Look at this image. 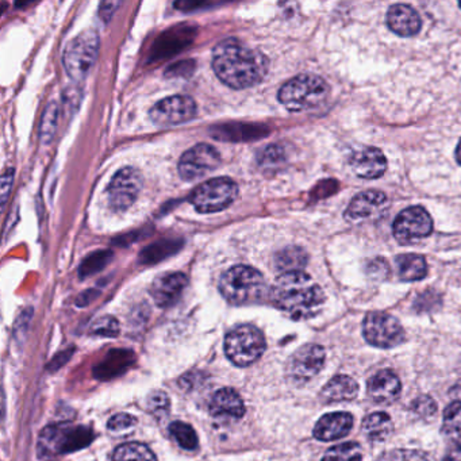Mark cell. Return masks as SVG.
Listing matches in <instances>:
<instances>
[{
  "instance_id": "obj_31",
  "label": "cell",
  "mask_w": 461,
  "mask_h": 461,
  "mask_svg": "<svg viewBox=\"0 0 461 461\" xmlns=\"http://www.w3.org/2000/svg\"><path fill=\"white\" fill-rule=\"evenodd\" d=\"M285 161V153L282 146L279 145L267 146L259 154V164L262 168H277V167L282 166Z\"/></svg>"
},
{
  "instance_id": "obj_39",
  "label": "cell",
  "mask_w": 461,
  "mask_h": 461,
  "mask_svg": "<svg viewBox=\"0 0 461 461\" xmlns=\"http://www.w3.org/2000/svg\"><path fill=\"white\" fill-rule=\"evenodd\" d=\"M120 6L121 4H118V2H103V4H100V17H102L103 20L108 22V20H112L115 10Z\"/></svg>"
},
{
  "instance_id": "obj_33",
  "label": "cell",
  "mask_w": 461,
  "mask_h": 461,
  "mask_svg": "<svg viewBox=\"0 0 461 461\" xmlns=\"http://www.w3.org/2000/svg\"><path fill=\"white\" fill-rule=\"evenodd\" d=\"M91 333L94 336L117 337L120 334V324L114 316H102L92 324Z\"/></svg>"
},
{
  "instance_id": "obj_35",
  "label": "cell",
  "mask_w": 461,
  "mask_h": 461,
  "mask_svg": "<svg viewBox=\"0 0 461 461\" xmlns=\"http://www.w3.org/2000/svg\"><path fill=\"white\" fill-rule=\"evenodd\" d=\"M378 461H430L429 456L421 450L396 449L380 456Z\"/></svg>"
},
{
  "instance_id": "obj_28",
  "label": "cell",
  "mask_w": 461,
  "mask_h": 461,
  "mask_svg": "<svg viewBox=\"0 0 461 461\" xmlns=\"http://www.w3.org/2000/svg\"><path fill=\"white\" fill-rule=\"evenodd\" d=\"M363 450L357 442H345V444L332 447L324 453L322 461H362Z\"/></svg>"
},
{
  "instance_id": "obj_22",
  "label": "cell",
  "mask_w": 461,
  "mask_h": 461,
  "mask_svg": "<svg viewBox=\"0 0 461 461\" xmlns=\"http://www.w3.org/2000/svg\"><path fill=\"white\" fill-rule=\"evenodd\" d=\"M359 394V385L347 375H337L322 388L319 398L324 403L354 401Z\"/></svg>"
},
{
  "instance_id": "obj_2",
  "label": "cell",
  "mask_w": 461,
  "mask_h": 461,
  "mask_svg": "<svg viewBox=\"0 0 461 461\" xmlns=\"http://www.w3.org/2000/svg\"><path fill=\"white\" fill-rule=\"evenodd\" d=\"M324 300L322 288L303 270L280 275L270 288V301L275 308L293 321L318 316Z\"/></svg>"
},
{
  "instance_id": "obj_5",
  "label": "cell",
  "mask_w": 461,
  "mask_h": 461,
  "mask_svg": "<svg viewBox=\"0 0 461 461\" xmlns=\"http://www.w3.org/2000/svg\"><path fill=\"white\" fill-rule=\"evenodd\" d=\"M94 433L90 427L69 424L51 425L41 433L38 456L51 458L63 453L74 452L91 444Z\"/></svg>"
},
{
  "instance_id": "obj_17",
  "label": "cell",
  "mask_w": 461,
  "mask_h": 461,
  "mask_svg": "<svg viewBox=\"0 0 461 461\" xmlns=\"http://www.w3.org/2000/svg\"><path fill=\"white\" fill-rule=\"evenodd\" d=\"M402 385L398 376L391 370L379 371L368 380V396L375 403L393 404L401 395Z\"/></svg>"
},
{
  "instance_id": "obj_42",
  "label": "cell",
  "mask_w": 461,
  "mask_h": 461,
  "mask_svg": "<svg viewBox=\"0 0 461 461\" xmlns=\"http://www.w3.org/2000/svg\"><path fill=\"white\" fill-rule=\"evenodd\" d=\"M458 7H460V9H461V2H460V4H458Z\"/></svg>"
},
{
  "instance_id": "obj_7",
  "label": "cell",
  "mask_w": 461,
  "mask_h": 461,
  "mask_svg": "<svg viewBox=\"0 0 461 461\" xmlns=\"http://www.w3.org/2000/svg\"><path fill=\"white\" fill-rule=\"evenodd\" d=\"M238 197V185L230 177H214L198 185L190 195V202L202 214L220 213Z\"/></svg>"
},
{
  "instance_id": "obj_11",
  "label": "cell",
  "mask_w": 461,
  "mask_h": 461,
  "mask_svg": "<svg viewBox=\"0 0 461 461\" xmlns=\"http://www.w3.org/2000/svg\"><path fill=\"white\" fill-rule=\"evenodd\" d=\"M143 188V176L133 167H125L113 176L107 187L110 207L115 213H123L137 200Z\"/></svg>"
},
{
  "instance_id": "obj_23",
  "label": "cell",
  "mask_w": 461,
  "mask_h": 461,
  "mask_svg": "<svg viewBox=\"0 0 461 461\" xmlns=\"http://www.w3.org/2000/svg\"><path fill=\"white\" fill-rule=\"evenodd\" d=\"M399 279L402 282H417L426 277V260L421 254H401L396 257Z\"/></svg>"
},
{
  "instance_id": "obj_27",
  "label": "cell",
  "mask_w": 461,
  "mask_h": 461,
  "mask_svg": "<svg viewBox=\"0 0 461 461\" xmlns=\"http://www.w3.org/2000/svg\"><path fill=\"white\" fill-rule=\"evenodd\" d=\"M442 433L448 439H461V402H453L445 409Z\"/></svg>"
},
{
  "instance_id": "obj_38",
  "label": "cell",
  "mask_w": 461,
  "mask_h": 461,
  "mask_svg": "<svg viewBox=\"0 0 461 461\" xmlns=\"http://www.w3.org/2000/svg\"><path fill=\"white\" fill-rule=\"evenodd\" d=\"M12 177H14L12 171H6L2 176V206L6 205L10 190H12Z\"/></svg>"
},
{
  "instance_id": "obj_21",
  "label": "cell",
  "mask_w": 461,
  "mask_h": 461,
  "mask_svg": "<svg viewBox=\"0 0 461 461\" xmlns=\"http://www.w3.org/2000/svg\"><path fill=\"white\" fill-rule=\"evenodd\" d=\"M210 413L215 418L239 419L246 414V406L233 388H221L211 398Z\"/></svg>"
},
{
  "instance_id": "obj_6",
  "label": "cell",
  "mask_w": 461,
  "mask_h": 461,
  "mask_svg": "<svg viewBox=\"0 0 461 461\" xmlns=\"http://www.w3.org/2000/svg\"><path fill=\"white\" fill-rule=\"evenodd\" d=\"M265 339L254 324H241L229 332L225 339V352L237 367H248L262 356Z\"/></svg>"
},
{
  "instance_id": "obj_15",
  "label": "cell",
  "mask_w": 461,
  "mask_h": 461,
  "mask_svg": "<svg viewBox=\"0 0 461 461\" xmlns=\"http://www.w3.org/2000/svg\"><path fill=\"white\" fill-rule=\"evenodd\" d=\"M388 207H390V200L385 192L370 190L356 195L350 200L344 216L348 223L360 225V223H372L382 218L387 213Z\"/></svg>"
},
{
  "instance_id": "obj_14",
  "label": "cell",
  "mask_w": 461,
  "mask_h": 461,
  "mask_svg": "<svg viewBox=\"0 0 461 461\" xmlns=\"http://www.w3.org/2000/svg\"><path fill=\"white\" fill-rule=\"evenodd\" d=\"M197 115V103L187 95H174L160 100L152 107L149 117L161 128L182 125Z\"/></svg>"
},
{
  "instance_id": "obj_41",
  "label": "cell",
  "mask_w": 461,
  "mask_h": 461,
  "mask_svg": "<svg viewBox=\"0 0 461 461\" xmlns=\"http://www.w3.org/2000/svg\"><path fill=\"white\" fill-rule=\"evenodd\" d=\"M456 160H457L458 164L461 166V140L458 143L457 148H456Z\"/></svg>"
},
{
  "instance_id": "obj_1",
  "label": "cell",
  "mask_w": 461,
  "mask_h": 461,
  "mask_svg": "<svg viewBox=\"0 0 461 461\" xmlns=\"http://www.w3.org/2000/svg\"><path fill=\"white\" fill-rule=\"evenodd\" d=\"M211 64L216 77L233 90L262 83L270 68V61L262 51L236 38L223 40L214 48Z\"/></svg>"
},
{
  "instance_id": "obj_13",
  "label": "cell",
  "mask_w": 461,
  "mask_h": 461,
  "mask_svg": "<svg viewBox=\"0 0 461 461\" xmlns=\"http://www.w3.org/2000/svg\"><path fill=\"white\" fill-rule=\"evenodd\" d=\"M324 359H326V354L321 345H303L288 360V379L293 385H306L321 372Z\"/></svg>"
},
{
  "instance_id": "obj_40",
  "label": "cell",
  "mask_w": 461,
  "mask_h": 461,
  "mask_svg": "<svg viewBox=\"0 0 461 461\" xmlns=\"http://www.w3.org/2000/svg\"><path fill=\"white\" fill-rule=\"evenodd\" d=\"M442 461H461V442H455Z\"/></svg>"
},
{
  "instance_id": "obj_12",
  "label": "cell",
  "mask_w": 461,
  "mask_h": 461,
  "mask_svg": "<svg viewBox=\"0 0 461 461\" xmlns=\"http://www.w3.org/2000/svg\"><path fill=\"white\" fill-rule=\"evenodd\" d=\"M220 164V152L210 144H198L180 157L177 169L183 180L194 182L218 168Z\"/></svg>"
},
{
  "instance_id": "obj_37",
  "label": "cell",
  "mask_w": 461,
  "mask_h": 461,
  "mask_svg": "<svg viewBox=\"0 0 461 461\" xmlns=\"http://www.w3.org/2000/svg\"><path fill=\"white\" fill-rule=\"evenodd\" d=\"M367 270L370 277H373V279H378V277L379 279H385V277H388L390 268H388V264L385 260L376 259L370 262Z\"/></svg>"
},
{
  "instance_id": "obj_36",
  "label": "cell",
  "mask_w": 461,
  "mask_h": 461,
  "mask_svg": "<svg viewBox=\"0 0 461 461\" xmlns=\"http://www.w3.org/2000/svg\"><path fill=\"white\" fill-rule=\"evenodd\" d=\"M137 424V419L134 418L130 414H117L108 421V429L113 432H123V430H129L133 427L134 425Z\"/></svg>"
},
{
  "instance_id": "obj_10",
  "label": "cell",
  "mask_w": 461,
  "mask_h": 461,
  "mask_svg": "<svg viewBox=\"0 0 461 461\" xmlns=\"http://www.w3.org/2000/svg\"><path fill=\"white\" fill-rule=\"evenodd\" d=\"M433 220L421 206H411L398 214L393 223V234L401 246H413L432 234Z\"/></svg>"
},
{
  "instance_id": "obj_16",
  "label": "cell",
  "mask_w": 461,
  "mask_h": 461,
  "mask_svg": "<svg viewBox=\"0 0 461 461\" xmlns=\"http://www.w3.org/2000/svg\"><path fill=\"white\" fill-rule=\"evenodd\" d=\"M187 285V277L182 272H169V274L161 275L152 285V298L159 308H171L180 300Z\"/></svg>"
},
{
  "instance_id": "obj_26",
  "label": "cell",
  "mask_w": 461,
  "mask_h": 461,
  "mask_svg": "<svg viewBox=\"0 0 461 461\" xmlns=\"http://www.w3.org/2000/svg\"><path fill=\"white\" fill-rule=\"evenodd\" d=\"M113 461H157V458L146 445L141 442H126L115 449Z\"/></svg>"
},
{
  "instance_id": "obj_24",
  "label": "cell",
  "mask_w": 461,
  "mask_h": 461,
  "mask_svg": "<svg viewBox=\"0 0 461 461\" xmlns=\"http://www.w3.org/2000/svg\"><path fill=\"white\" fill-rule=\"evenodd\" d=\"M393 430V421H391L390 416L382 411L370 414L363 421V433L370 441H386L391 436Z\"/></svg>"
},
{
  "instance_id": "obj_25",
  "label": "cell",
  "mask_w": 461,
  "mask_h": 461,
  "mask_svg": "<svg viewBox=\"0 0 461 461\" xmlns=\"http://www.w3.org/2000/svg\"><path fill=\"white\" fill-rule=\"evenodd\" d=\"M309 262V254H306L305 249L300 246H288L283 249L275 257V264L283 274L287 272H298L306 267Z\"/></svg>"
},
{
  "instance_id": "obj_20",
  "label": "cell",
  "mask_w": 461,
  "mask_h": 461,
  "mask_svg": "<svg viewBox=\"0 0 461 461\" xmlns=\"http://www.w3.org/2000/svg\"><path fill=\"white\" fill-rule=\"evenodd\" d=\"M387 25L402 37H413L422 27L421 17L408 4H394L387 12Z\"/></svg>"
},
{
  "instance_id": "obj_4",
  "label": "cell",
  "mask_w": 461,
  "mask_h": 461,
  "mask_svg": "<svg viewBox=\"0 0 461 461\" xmlns=\"http://www.w3.org/2000/svg\"><path fill=\"white\" fill-rule=\"evenodd\" d=\"M328 83L316 74H300L288 80L279 90V102L293 113L308 112L329 97Z\"/></svg>"
},
{
  "instance_id": "obj_29",
  "label": "cell",
  "mask_w": 461,
  "mask_h": 461,
  "mask_svg": "<svg viewBox=\"0 0 461 461\" xmlns=\"http://www.w3.org/2000/svg\"><path fill=\"white\" fill-rule=\"evenodd\" d=\"M169 433H171V436L176 440L177 444L183 449L194 450L197 449L198 444H199L195 430L190 425L184 424V422L176 421L169 425Z\"/></svg>"
},
{
  "instance_id": "obj_8",
  "label": "cell",
  "mask_w": 461,
  "mask_h": 461,
  "mask_svg": "<svg viewBox=\"0 0 461 461\" xmlns=\"http://www.w3.org/2000/svg\"><path fill=\"white\" fill-rule=\"evenodd\" d=\"M99 51V37L94 30L80 33L69 41L64 51L63 63L72 80H83L94 68Z\"/></svg>"
},
{
  "instance_id": "obj_3",
  "label": "cell",
  "mask_w": 461,
  "mask_h": 461,
  "mask_svg": "<svg viewBox=\"0 0 461 461\" xmlns=\"http://www.w3.org/2000/svg\"><path fill=\"white\" fill-rule=\"evenodd\" d=\"M220 291L231 305H254L264 300L267 282L256 268L236 265L221 277Z\"/></svg>"
},
{
  "instance_id": "obj_9",
  "label": "cell",
  "mask_w": 461,
  "mask_h": 461,
  "mask_svg": "<svg viewBox=\"0 0 461 461\" xmlns=\"http://www.w3.org/2000/svg\"><path fill=\"white\" fill-rule=\"evenodd\" d=\"M363 334L371 345L382 349L398 347L404 340L401 322L388 313L371 311L363 322Z\"/></svg>"
},
{
  "instance_id": "obj_18",
  "label": "cell",
  "mask_w": 461,
  "mask_h": 461,
  "mask_svg": "<svg viewBox=\"0 0 461 461\" xmlns=\"http://www.w3.org/2000/svg\"><path fill=\"white\" fill-rule=\"evenodd\" d=\"M355 174L363 179H379L387 171V160L380 149L364 148L355 152L349 160Z\"/></svg>"
},
{
  "instance_id": "obj_32",
  "label": "cell",
  "mask_w": 461,
  "mask_h": 461,
  "mask_svg": "<svg viewBox=\"0 0 461 461\" xmlns=\"http://www.w3.org/2000/svg\"><path fill=\"white\" fill-rule=\"evenodd\" d=\"M146 406L153 416H156L157 418H162L168 414L171 403H169V398L166 393L153 391V393L149 394L148 399H146Z\"/></svg>"
},
{
  "instance_id": "obj_30",
  "label": "cell",
  "mask_w": 461,
  "mask_h": 461,
  "mask_svg": "<svg viewBox=\"0 0 461 461\" xmlns=\"http://www.w3.org/2000/svg\"><path fill=\"white\" fill-rule=\"evenodd\" d=\"M58 123L59 105L58 103L51 102V105L45 108L43 121H41L40 136L43 143H51V138L54 137V133H56V129H58Z\"/></svg>"
},
{
  "instance_id": "obj_19",
  "label": "cell",
  "mask_w": 461,
  "mask_h": 461,
  "mask_svg": "<svg viewBox=\"0 0 461 461\" xmlns=\"http://www.w3.org/2000/svg\"><path fill=\"white\" fill-rule=\"evenodd\" d=\"M354 427V417L349 413H331L322 417L314 427V437L319 441H334L348 436Z\"/></svg>"
},
{
  "instance_id": "obj_34",
  "label": "cell",
  "mask_w": 461,
  "mask_h": 461,
  "mask_svg": "<svg viewBox=\"0 0 461 461\" xmlns=\"http://www.w3.org/2000/svg\"><path fill=\"white\" fill-rule=\"evenodd\" d=\"M411 411L419 418H432V417L436 416L437 404L432 396L421 395L414 399L413 403H411Z\"/></svg>"
}]
</instances>
